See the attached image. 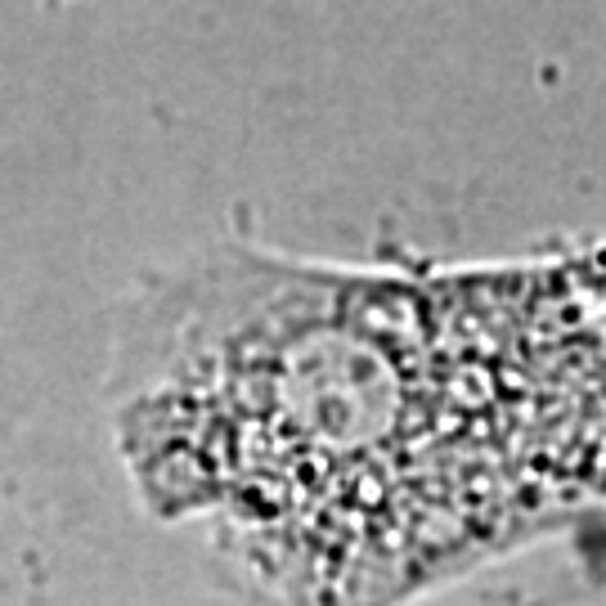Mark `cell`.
Listing matches in <instances>:
<instances>
[{
	"mask_svg": "<svg viewBox=\"0 0 606 606\" xmlns=\"http://www.w3.org/2000/svg\"><path fill=\"white\" fill-rule=\"evenodd\" d=\"M121 432L306 606H386L606 507V247L458 270L193 252Z\"/></svg>",
	"mask_w": 606,
	"mask_h": 606,
	"instance_id": "6da1fadb",
	"label": "cell"
}]
</instances>
